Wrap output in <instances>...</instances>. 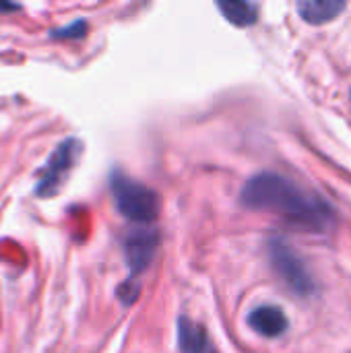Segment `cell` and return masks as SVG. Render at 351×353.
Instances as JSON below:
<instances>
[{"mask_svg":"<svg viewBox=\"0 0 351 353\" xmlns=\"http://www.w3.org/2000/svg\"><path fill=\"white\" fill-rule=\"evenodd\" d=\"M240 201L250 211L275 213L290 225L312 234H325L335 219V211L325 199L273 172L252 176L242 188Z\"/></svg>","mask_w":351,"mask_h":353,"instance_id":"cell-1","label":"cell"},{"mask_svg":"<svg viewBox=\"0 0 351 353\" xmlns=\"http://www.w3.org/2000/svg\"><path fill=\"white\" fill-rule=\"evenodd\" d=\"M110 190L116 209L126 219L134 223H151L157 219L161 201L153 188L145 186L139 180H132L120 170H114L110 176Z\"/></svg>","mask_w":351,"mask_h":353,"instance_id":"cell-2","label":"cell"},{"mask_svg":"<svg viewBox=\"0 0 351 353\" xmlns=\"http://www.w3.org/2000/svg\"><path fill=\"white\" fill-rule=\"evenodd\" d=\"M267 252L275 273L288 285L290 292H294L300 298H308L317 292V283L310 275V269L285 240L271 238L267 242Z\"/></svg>","mask_w":351,"mask_h":353,"instance_id":"cell-3","label":"cell"},{"mask_svg":"<svg viewBox=\"0 0 351 353\" xmlns=\"http://www.w3.org/2000/svg\"><path fill=\"white\" fill-rule=\"evenodd\" d=\"M83 151V145L79 139H66L62 141L56 151L50 155L46 168L39 174V184L35 188V192L39 196H54L66 182V176L70 174V170L74 168V163L79 161Z\"/></svg>","mask_w":351,"mask_h":353,"instance_id":"cell-4","label":"cell"},{"mask_svg":"<svg viewBox=\"0 0 351 353\" xmlns=\"http://www.w3.org/2000/svg\"><path fill=\"white\" fill-rule=\"evenodd\" d=\"M157 246H159V236L153 230H137L126 238L124 252H126V261L130 265V271L134 275L143 273L151 265Z\"/></svg>","mask_w":351,"mask_h":353,"instance_id":"cell-5","label":"cell"},{"mask_svg":"<svg viewBox=\"0 0 351 353\" xmlns=\"http://www.w3.org/2000/svg\"><path fill=\"white\" fill-rule=\"evenodd\" d=\"M248 325L252 327V331H257L259 335L267 337V339H275V337H281L288 327H290V321L285 316V312L279 308V306H273V304H265V306H259L250 312L248 316Z\"/></svg>","mask_w":351,"mask_h":353,"instance_id":"cell-6","label":"cell"},{"mask_svg":"<svg viewBox=\"0 0 351 353\" xmlns=\"http://www.w3.org/2000/svg\"><path fill=\"white\" fill-rule=\"evenodd\" d=\"M178 347L182 353H211L213 345L207 331L192 323L190 319L182 316L178 321Z\"/></svg>","mask_w":351,"mask_h":353,"instance_id":"cell-7","label":"cell"},{"mask_svg":"<svg viewBox=\"0 0 351 353\" xmlns=\"http://www.w3.org/2000/svg\"><path fill=\"white\" fill-rule=\"evenodd\" d=\"M345 10L343 0H300L298 12L308 25H325Z\"/></svg>","mask_w":351,"mask_h":353,"instance_id":"cell-8","label":"cell"},{"mask_svg":"<svg viewBox=\"0 0 351 353\" xmlns=\"http://www.w3.org/2000/svg\"><path fill=\"white\" fill-rule=\"evenodd\" d=\"M219 10L223 12V17L236 25V27H248V25H254L257 19H259V6L252 4V2H217Z\"/></svg>","mask_w":351,"mask_h":353,"instance_id":"cell-9","label":"cell"},{"mask_svg":"<svg viewBox=\"0 0 351 353\" xmlns=\"http://www.w3.org/2000/svg\"><path fill=\"white\" fill-rule=\"evenodd\" d=\"M85 31H87V23H85V21H74L70 27L66 25V27H62V29L52 31V37H60V39L70 37V39H74V37H83Z\"/></svg>","mask_w":351,"mask_h":353,"instance_id":"cell-10","label":"cell"},{"mask_svg":"<svg viewBox=\"0 0 351 353\" xmlns=\"http://www.w3.org/2000/svg\"><path fill=\"white\" fill-rule=\"evenodd\" d=\"M17 4H0V10H17Z\"/></svg>","mask_w":351,"mask_h":353,"instance_id":"cell-11","label":"cell"},{"mask_svg":"<svg viewBox=\"0 0 351 353\" xmlns=\"http://www.w3.org/2000/svg\"><path fill=\"white\" fill-rule=\"evenodd\" d=\"M350 95H351V93H350Z\"/></svg>","mask_w":351,"mask_h":353,"instance_id":"cell-12","label":"cell"}]
</instances>
